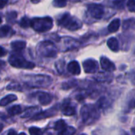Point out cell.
Here are the masks:
<instances>
[{
	"instance_id": "42",
	"label": "cell",
	"mask_w": 135,
	"mask_h": 135,
	"mask_svg": "<svg viewBox=\"0 0 135 135\" xmlns=\"http://www.w3.org/2000/svg\"><path fill=\"white\" fill-rule=\"evenodd\" d=\"M17 135H26L25 133H23V132H21V134H17Z\"/></svg>"
},
{
	"instance_id": "33",
	"label": "cell",
	"mask_w": 135,
	"mask_h": 135,
	"mask_svg": "<svg viewBox=\"0 0 135 135\" xmlns=\"http://www.w3.org/2000/svg\"><path fill=\"white\" fill-rule=\"evenodd\" d=\"M66 3H67V2L64 1V0H55L53 2V5L55 7H64V6H66Z\"/></svg>"
},
{
	"instance_id": "2",
	"label": "cell",
	"mask_w": 135,
	"mask_h": 135,
	"mask_svg": "<svg viewBox=\"0 0 135 135\" xmlns=\"http://www.w3.org/2000/svg\"><path fill=\"white\" fill-rule=\"evenodd\" d=\"M58 25L70 31H76L81 28L82 24L80 20L71 16L69 13L62 14L58 20Z\"/></svg>"
},
{
	"instance_id": "9",
	"label": "cell",
	"mask_w": 135,
	"mask_h": 135,
	"mask_svg": "<svg viewBox=\"0 0 135 135\" xmlns=\"http://www.w3.org/2000/svg\"><path fill=\"white\" fill-rule=\"evenodd\" d=\"M57 112V108H51L48 110L44 111V112H40L39 113H37L36 115H34L32 119L33 120H40V119H44L46 118H49L51 117L53 115H55Z\"/></svg>"
},
{
	"instance_id": "11",
	"label": "cell",
	"mask_w": 135,
	"mask_h": 135,
	"mask_svg": "<svg viewBox=\"0 0 135 135\" xmlns=\"http://www.w3.org/2000/svg\"><path fill=\"white\" fill-rule=\"evenodd\" d=\"M100 64L102 68L106 71H114L115 70V64L107 57L103 56L100 58Z\"/></svg>"
},
{
	"instance_id": "34",
	"label": "cell",
	"mask_w": 135,
	"mask_h": 135,
	"mask_svg": "<svg viewBox=\"0 0 135 135\" xmlns=\"http://www.w3.org/2000/svg\"><path fill=\"white\" fill-rule=\"evenodd\" d=\"M127 7L129 9L130 11L131 12H134L135 11V3L133 0H131V1H128L127 2Z\"/></svg>"
},
{
	"instance_id": "14",
	"label": "cell",
	"mask_w": 135,
	"mask_h": 135,
	"mask_svg": "<svg viewBox=\"0 0 135 135\" xmlns=\"http://www.w3.org/2000/svg\"><path fill=\"white\" fill-rule=\"evenodd\" d=\"M40 111V108H38V107H30L28 108H27L23 115H21V118L25 119V118H30V117H33L34 115H36L37 113H39Z\"/></svg>"
},
{
	"instance_id": "28",
	"label": "cell",
	"mask_w": 135,
	"mask_h": 135,
	"mask_svg": "<svg viewBox=\"0 0 135 135\" xmlns=\"http://www.w3.org/2000/svg\"><path fill=\"white\" fill-rule=\"evenodd\" d=\"M29 134L30 135H42V130L40 128L36 127H32L29 128Z\"/></svg>"
},
{
	"instance_id": "37",
	"label": "cell",
	"mask_w": 135,
	"mask_h": 135,
	"mask_svg": "<svg viewBox=\"0 0 135 135\" xmlns=\"http://www.w3.org/2000/svg\"><path fill=\"white\" fill-rule=\"evenodd\" d=\"M6 135H17V134L16 131H14L13 129H10V130H9L7 131V133H6Z\"/></svg>"
},
{
	"instance_id": "3",
	"label": "cell",
	"mask_w": 135,
	"mask_h": 135,
	"mask_svg": "<svg viewBox=\"0 0 135 135\" xmlns=\"http://www.w3.org/2000/svg\"><path fill=\"white\" fill-rule=\"evenodd\" d=\"M30 26L39 32H47L53 27V20L50 17H34L30 20Z\"/></svg>"
},
{
	"instance_id": "31",
	"label": "cell",
	"mask_w": 135,
	"mask_h": 135,
	"mask_svg": "<svg viewBox=\"0 0 135 135\" xmlns=\"http://www.w3.org/2000/svg\"><path fill=\"white\" fill-rule=\"evenodd\" d=\"M16 17H17V12H14V11L8 13L6 15V20L9 22H13V20L16 19Z\"/></svg>"
},
{
	"instance_id": "8",
	"label": "cell",
	"mask_w": 135,
	"mask_h": 135,
	"mask_svg": "<svg viewBox=\"0 0 135 135\" xmlns=\"http://www.w3.org/2000/svg\"><path fill=\"white\" fill-rule=\"evenodd\" d=\"M83 67L85 72L87 74H94L98 70V63L93 59H88L83 62Z\"/></svg>"
},
{
	"instance_id": "27",
	"label": "cell",
	"mask_w": 135,
	"mask_h": 135,
	"mask_svg": "<svg viewBox=\"0 0 135 135\" xmlns=\"http://www.w3.org/2000/svg\"><path fill=\"white\" fill-rule=\"evenodd\" d=\"M76 130L73 127H67L62 133L58 134V135H74Z\"/></svg>"
},
{
	"instance_id": "5",
	"label": "cell",
	"mask_w": 135,
	"mask_h": 135,
	"mask_svg": "<svg viewBox=\"0 0 135 135\" xmlns=\"http://www.w3.org/2000/svg\"><path fill=\"white\" fill-rule=\"evenodd\" d=\"M25 83L30 87H47L52 82V78L48 75H28Z\"/></svg>"
},
{
	"instance_id": "40",
	"label": "cell",
	"mask_w": 135,
	"mask_h": 135,
	"mask_svg": "<svg viewBox=\"0 0 135 135\" xmlns=\"http://www.w3.org/2000/svg\"><path fill=\"white\" fill-rule=\"evenodd\" d=\"M2 130H3V125H2V123H0V133L2 132Z\"/></svg>"
},
{
	"instance_id": "13",
	"label": "cell",
	"mask_w": 135,
	"mask_h": 135,
	"mask_svg": "<svg viewBox=\"0 0 135 135\" xmlns=\"http://www.w3.org/2000/svg\"><path fill=\"white\" fill-rule=\"evenodd\" d=\"M67 70L74 74V75H78L80 74L81 73V68H80V66H79V63L74 60V61H71L68 65H67Z\"/></svg>"
},
{
	"instance_id": "17",
	"label": "cell",
	"mask_w": 135,
	"mask_h": 135,
	"mask_svg": "<svg viewBox=\"0 0 135 135\" xmlns=\"http://www.w3.org/2000/svg\"><path fill=\"white\" fill-rule=\"evenodd\" d=\"M108 47L113 51H118L119 50V41L115 37H111L107 41Z\"/></svg>"
},
{
	"instance_id": "39",
	"label": "cell",
	"mask_w": 135,
	"mask_h": 135,
	"mask_svg": "<svg viewBox=\"0 0 135 135\" xmlns=\"http://www.w3.org/2000/svg\"><path fill=\"white\" fill-rule=\"evenodd\" d=\"M5 66V62L2 60H0V66Z\"/></svg>"
},
{
	"instance_id": "1",
	"label": "cell",
	"mask_w": 135,
	"mask_h": 135,
	"mask_svg": "<svg viewBox=\"0 0 135 135\" xmlns=\"http://www.w3.org/2000/svg\"><path fill=\"white\" fill-rule=\"evenodd\" d=\"M81 115L83 123L86 125H89L99 119L100 113L96 106L93 104H86L81 108Z\"/></svg>"
},
{
	"instance_id": "32",
	"label": "cell",
	"mask_w": 135,
	"mask_h": 135,
	"mask_svg": "<svg viewBox=\"0 0 135 135\" xmlns=\"http://www.w3.org/2000/svg\"><path fill=\"white\" fill-rule=\"evenodd\" d=\"M7 89L8 90H17V91H21V86L19 85L18 84H14V83H11L10 85H9L7 86Z\"/></svg>"
},
{
	"instance_id": "24",
	"label": "cell",
	"mask_w": 135,
	"mask_h": 135,
	"mask_svg": "<svg viewBox=\"0 0 135 135\" xmlns=\"http://www.w3.org/2000/svg\"><path fill=\"white\" fill-rule=\"evenodd\" d=\"M77 85V81L76 80H73L70 81H66L62 84V87L63 89H70L71 88H74Z\"/></svg>"
},
{
	"instance_id": "36",
	"label": "cell",
	"mask_w": 135,
	"mask_h": 135,
	"mask_svg": "<svg viewBox=\"0 0 135 135\" xmlns=\"http://www.w3.org/2000/svg\"><path fill=\"white\" fill-rule=\"evenodd\" d=\"M6 55V49L0 46V57H2V56H4V55Z\"/></svg>"
},
{
	"instance_id": "41",
	"label": "cell",
	"mask_w": 135,
	"mask_h": 135,
	"mask_svg": "<svg viewBox=\"0 0 135 135\" xmlns=\"http://www.w3.org/2000/svg\"><path fill=\"white\" fill-rule=\"evenodd\" d=\"M31 2L32 3H38V2H40V1H31Z\"/></svg>"
},
{
	"instance_id": "20",
	"label": "cell",
	"mask_w": 135,
	"mask_h": 135,
	"mask_svg": "<svg viewBox=\"0 0 135 135\" xmlns=\"http://www.w3.org/2000/svg\"><path fill=\"white\" fill-rule=\"evenodd\" d=\"M25 47H26V43L22 40H16L11 43V47L17 52L22 51L23 49H25Z\"/></svg>"
},
{
	"instance_id": "21",
	"label": "cell",
	"mask_w": 135,
	"mask_h": 135,
	"mask_svg": "<svg viewBox=\"0 0 135 135\" xmlns=\"http://www.w3.org/2000/svg\"><path fill=\"white\" fill-rule=\"evenodd\" d=\"M8 115L9 116H14L22 112V108L21 105H13L7 109Z\"/></svg>"
},
{
	"instance_id": "30",
	"label": "cell",
	"mask_w": 135,
	"mask_h": 135,
	"mask_svg": "<svg viewBox=\"0 0 135 135\" xmlns=\"http://www.w3.org/2000/svg\"><path fill=\"white\" fill-rule=\"evenodd\" d=\"M55 67L58 70L59 73L62 74L63 72V70H64V62L62 60H59L56 62L55 64Z\"/></svg>"
},
{
	"instance_id": "16",
	"label": "cell",
	"mask_w": 135,
	"mask_h": 135,
	"mask_svg": "<svg viewBox=\"0 0 135 135\" xmlns=\"http://www.w3.org/2000/svg\"><path fill=\"white\" fill-rule=\"evenodd\" d=\"M14 34V31L9 25H3L0 27V37H6Z\"/></svg>"
},
{
	"instance_id": "25",
	"label": "cell",
	"mask_w": 135,
	"mask_h": 135,
	"mask_svg": "<svg viewBox=\"0 0 135 135\" xmlns=\"http://www.w3.org/2000/svg\"><path fill=\"white\" fill-rule=\"evenodd\" d=\"M19 25L21 28H24L30 27V19L28 18L27 17H23L21 20L20 21Z\"/></svg>"
},
{
	"instance_id": "19",
	"label": "cell",
	"mask_w": 135,
	"mask_h": 135,
	"mask_svg": "<svg viewBox=\"0 0 135 135\" xmlns=\"http://www.w3.org/2000/svg\"><path fill=\"white\" fill-rule=\"evenodd\" d=\"M17 99V96L14 95V94H9V95H6V97H4L3 98H2L0 100V106H6L8 105L9 104L12 103L13 101L16 100Z\"/></svg>"
},
{
	"instance_id": "10",
	"label": "cell",
	"mask_w": 135,
	"mask_h": 135,
	"mask_svg": "<svg viewBox=\"0 0 135 135\" xmlns=\"http://www.w3.org/2000/svg\"><path fill=\"white\" fill-rule=\"evenodd\" d=\"M37 94V99L40 104L42 105H47L52 101V96L46 92H39L36 93Z\"/></svg>"
},
{
	"instance_id": "38",
	"label": "cell",
	"mask_w": 135,
	"mask_h": 135,
	"mask_svg": "<svg viewBox=\"0 0 135 135\" xmlns=\"http://www.w3.org/2000/svg\"><path fill=\"white\" fill-rule=\"evenodd\" d=\"M8 3L7 1H3V0H0V9H2L6 4Z\"/></svg>"
},
{
	"instance_id": "4",
	"label": "cell",
	"mask_w": 135,
	"mask_h": 135,
	"mask_svg": "<svg viewBox=\"0 0 135 135\" xmlns=\"http://www.w3.org/2000/svg\"><path fill=\"white\" fill-rule=\"evenodd\" d=\"M8 61L9 64L19 69H32L36 66L35 63L25 59V58L19 52L13 53L9 55Z\"/></svg>"
},
{
	"instance_id": "44",
	"label": "cell",
	"mask_w": 135,
	"mask_h": 135,
	"mask_svg": "<svg viewBox=\"0 0 135 135\" xmlns=\"http://www.w3.org/2000/svg\"><path fill=\"white\" fill-rule=\"evenodd\" d=\"M81 135H86V134H81Z\"/></svg>"
},
{
	"instance_id": "26",
	"label": "cell",
	"mask_w": 135,
	"mask_h": 135,
	"mask_svg": "<svg viewBox=\"0 0 135 135\" xmlns=\"http://www.w3.org/2000/svg\"><path fill=\"white\" fill-rule=\"evenodd\" d=\"M108 106H109V100L108 99H106L105 97H102L101 99L99 100L97 108H106V107H108Z\"/></svg>"
},
{
	"instance_id": "22",
	"label": "cell",
	"mask_w": 135,
	"mask_h": 135,
	"mask_svg": "<svg viewBox=\"0 0 135 135\" xmlns=\"http://www.w3.org/2000/svg\"><path fill=\"white\" fill-rule=\"evenodd\" d=\"M67 127H68V126H67V124H66V123L63 119H59V120H58V121L55 123V125H54V129H55L56 131H58L59 134H60V133H62Z\"/></svg>"
},
{
	"instance_id": "18",
	"label": "cell",
	"mask_w": 135,
	"mask_h": 135,
	"mask_svg": "<svg viewBox=\"0 0 135 135\" xmlns=\"http://www.w3.org/2000/svg\"><path fill=\"white\" fill-rule=\"evenodd\" d=\"M120 25H121V21L119 18H115L114 20H112L110 24L108 25V30L109 32H115L116 31L119 30V27H120Z\"/></svg>"
},
{
	"instance_id": "35",
	"label": "cell",
	"mask_w": 135,
	"mask_h": 135,
	"mask_svg": "<svg viewBox=\"0 0 135 135\" xmlns=\"http://www.w3.org/2000/svg\"><path fill=\"white\" fill-rule=\"evenodd\" d=\"M113 3L118 7V8H123V1H115Z\"/></svg>"
},
{
	"instance_id": "7",
	"label": "cell",
	"mask_w": 135,
	"mask_h": 135,
	"mask_svg": "<svg viewBox=\"0 0 135 135\" xmlns=\"http://www.w3.org/2000/svg\"><path fill=\"white\" fill-rule=\"evenodd\" d=\"M88 11L91 17L95 19H101L104 15V8L102 5L92 3L88 6Z\"/></svg>"
},
{
	"instance_id": "43",
	"label": "cell",
	"mask_w": 135,
	"mask_h": 135,
	"mask_svg": "<svg viewBox=\"0 0 135 135\" xmlns=\"http://www.w3.org/2000/svg\"><path fill=\"white\" fill-rule=\"evenodd\" d=\"M2 17H0V24L2 23Z\"/></svg>"
},
{
	"instance_id": "23",
	"label": "cell",
	"mask_w": 135,
	"mask_h": 135,
	"mask_svg": "<svg viewBox=\"0 0 135 135\" xmlns=\"http://www.w3.org/2000/svg\"><path fill=\"white\" fill-rule=\"evenodd\" d=\"M96 79L99 81H111L112 80V75H109L106 73H100L99 74L97 77H96Z\"/></svg>"
},
{
	"instance_id": "6",
	"label": "cell",
	"mask_w": 135,
	"mask_h": 135,
	"mask_svg": "<svg viewBox=\"0 0 135 135\" xmlns=\"http://www.w3.org/2000/svg\"><path fill=\"white\" fill-rule=\"evenodd\" d=\"M37 50L40 55L46 58H55L57 55V47L50 40L40 42L37 47Z\"/></svg>"
},
{
	"instance_id": "15",
	"label": "cell",
	"mask_w": 135,
	"mask_h": 135,
	"mask_svg": "<svg viewBox=\"0 0 135 135\" xmlns=\"http://www.w3.org/2000/svg\"><path fill=\"white\" fill-rule=\"evenodd\" d=\"M63 44L65 45V48H64L65 51H68L71 49L73 50L79 46V42L74 39H65Z\"/></svg>"
},
{
	"instance_id": "29",
	"label": "cell",
	"mask_w": 135,
	"mask_h": 135,
	"mask_svg": "<svg viewBox=\"0 0 135 135\" xmlns=\"http://www.w3.org/2000/svg\"><path fill=\"white\" fill-rule=\"evenodd\" d=\"M134 24V18H131V19H129V20H126L124 21L123 22V27L124 29H128L131 27H133Z\"/></svg>"
},
{
	"instance_id": "12",
	"label": "cell",
	"mask_w": 135,
	"mask_h": 135,
	"mask_svg": "<svg viewBox=\"0 0 135 135\" xmlns=\"http://www.w3.org/2000/svg\"><path fill=\"white\" fill-rule=\"evenodd\" d=\"M62 112L63 113V115H67V116H70V115H74L76 113V109L74 107L70 105V101L69 100H65L64 104L62 106Z\"/></svg>"
}]
</instances>
